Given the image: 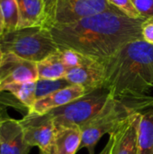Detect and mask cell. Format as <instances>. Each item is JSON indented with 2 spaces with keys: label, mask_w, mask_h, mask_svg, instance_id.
<instances>
[{
  "label": "cell",
  "mask_w": 153,
  "mask_h": 154,
  "mask_svg": "<svg viewBox=\"0 0 153 154\" xmlns=\"http://www.w3.org/2000/svg\"><path fill=\"white\" fill-rule=\"evenodd\" d=\"M144 18L133 19L119 9L50 28L60 49H70L105 61L130 42L142 39Z\"/></svg>",
  "instance_id": "6da1fadb"
},
{
  "label": "cell",
  "mask_w": 153,
  "mask_h": 154,
  "mask_svg": "<svg viewBox=\"0 0 153 154\" xmlns=\"http://www.w3.org/2000/svg\"><path fill=\"white\" fill-rule=\"evenodd\" d=\"M104 88L110 97L138 108L153 107V44L143 39L124 45L104 61Z\"/></svg>",
  "instance_id": "7a4b0ae2"
},
{
  "label": "cell",
  "mask_w": 153,
  "mask_h": 154,
  "mask_svg": "<svg viewBox=\"0 0 153 154\" xmlns=\"http://www.w3.org/2000/svg\"><path fill=\"white\" fill-rule=\"evenodd\" d=\"M0 48L3 53H13L35 63L60 51L50 31L41 26L5 32L0 36Z\"/></svg>",
  "instance_id": "3957f363"
},
{
  "label": "cell",
  "mask_w": 153,
  "mask_h": 154,
  "mask_svg": "<svg viewBox=\"0 0 153 154\" xmlns=\"http://www.w3.org/2000/svg\"><path fill=\"white\" fill-rule=\"evenodd\" d=\"M141 112L129 104L110 97L104 107L88 122L80 127L82 142L80 149H87L89 154L95 153V147L105 135L114 134L132 115Z\"/></svg>",
  "instance_id": "277c9868"
},
{
  "label": "cell",
  "mask_w": 153,
  "mask_h": 154,
  "mask_svg": "<svg viewBox=\"0 0 153 154\" xmlns=\"http://www.w3.org/2000/svg\"><path fill=\"white\" fill-rule=\"evenodd\" d=\"M110 93L106 88H99L49 113L55 128L77 126L81 127L93 118L106 104Z\"/></svg>",
  "instance_id": "5b68a950"
},
{
  "label": "cell",
  "mask_w": 153,
  "mask_h": 154,
  "mask_svg": "<svg viewBox=\"0 0 153 154\" xmlns=\"http://www.w3.org/2000/svg\"><path fill=\"white\" fill-rule=\"evenodd\" d=\"M118 9L108 0H55L46 28L78 22L106 11Z\"/></svg>",
  "instance_id": "8992f818"
},
{
  "label": "cell",
  "mask_w": 153,
  "mask_h": 154,
  "mask_svg": "<svg viewBox=\"0 0 153 154\" xmlns=\"http://www.w3.org/2000/svg\"><path fill=\"white\" fill-rule=\"evenodd\" d=\"M19 123L28 145L32 148L38 147L42 152H51L56 128L47 114H26L23 119L19 120Z\"/></svg>",
  "instance_id": "52a82bcc"
},
{
  "label": "cell",
  "mask_w": 153,
  "mask_h": 154,
  "mask_svg": "<svg viewBox=\"0 0 153 154\" xmlns=\"http://www.w3.org/2000/svg\"><path fill=\"white\" fill-rule=\"evenodd\" d=\"M39 79L37 64L13 53H4L0 64V93L11 84L32 82Z\"/></svg>",
  "instance_id": "ba28073f"
},
{
  "label": "cell",
  "mask_w": 153,
  "mask_h": 154,
  "mask_svg": "<svg viewBox=\"0 0 153 154\" xmlns=\"http://www.w3.org/2000/svg\"><path fill=\"white\" fill-rule=\"evenodd\" d=\"M31 149L19 120L11 118L5 109L0 107V154H28Z\"/></svg>",
  "instance_id": "9c48e42d"
},
{
  "label": "cell",
  "mask_w": 153,
  "mask_h": 154,
  "mask_svg": "<svg viewBox=\"0 0 153 154\" xmlns=\"http://www.w3.org/2000/svg\"><path fill=\"white\" fill-rule=\"evenodd\" d=\"M65 79L72 85L82 86L86 89L87 94L104 88L106 80L104 61L90 58L84 65L68 69Z\"/></svg>",
  "instance_id": "30bf717a"
},
{
  "label": "cell",
  "mask_w": 153,
  "mask_h": 154,
  "mask_svg": "<svg viewBox=\"0 0 153 154\" xmlns=\"http://www.w3.org/2000/svg\"><path fill=\"white\" fill-rule=\"evenodd\" d=\"M141 112L132 115L111 136L113 144L110 154H139L138 131Z\"/></svg>",
  "instance_id": "8fae6325"
},
{
  "label": "cell",
  "mask_w": 153,
  "mask_h": 154,
  "mask_svg": "<svg viewBox=\"0 0 153 154\" xmlns=\"http://www.w3.org/2000/svg\"><path fill=\"white\" fill-rule=\"evenodd\" d=\"M87 94L86 89L79 85H71L57 90L35 101L27 114L44 115L50 111L67 105Z\"/></svg>",
  "instance_id": "7c38bea8"
},
{
  "label": "cell",
  "mask_w": 153,
  "mask_h": 154,
  "mask_svg": "<svg viewBox=\"0 0 153 154\" xmlns=\"http://www.w3.org/2000/svg\"><path fill=\"white\" fill-rule=\"evenodd\" d=\"M19 11L18 28L41 26L48 22L47 7L44 0H15ZM17 28V29H18Z\"/></svg>",
  "instance_id": "4fadbf2b"
},
{
  "label": "cell",
  "mask_w": 153,
  "mask_h": 154,
  "mask_svg": "<svg viewBox=\"0 0 153 154\" xmlns=\"http://www.w3.org/2000/svg\"><path fill=\"white\" fill-rule=\"evenodd\" d=\"M82 134L80 127L56 128L51 154H76L80 149Z\"/></svg>",
  "instance_id": "5bb4252c"
},
{
  "label": "cell",
  "mask_w": 153,
  "mask_h": 154,
  "mask_svg": "<svg viewBox=\"0 0 153 154\" xmlns=\"http://www.w3.org/2000/svg\"><path fill=\"white\" fill-rule=\"evenodd\" d=\"M138 147L139 154H153V109L141 112Z\"/></svg>",
  "instance_id": "9a60e30c"
},
{
  "label": "cell",
  "mask_w": 153,
  "mask_h": 154,
  "mask_svg": "<svg viewBox=\"0 0 153 154\" xmlns=\"http://www.w3.org/2000/svg\"><path fill=\"white\" fill-rule=\"evenodd\" d=\"M7 91L25 109L27 113L36 101V81L14 83L6 86L2 92Z\"/></svg>",
  "instance_id": "2e32d148"
},
{
  "label": "cell",
  "mask_w": 153,
  "mask_h": 154,
  "mask_svg": "<svg viewBox=\"0 0 153 154\" xmlns=\"http://www.w3.org/2000/svg\"><path fill=\"white\" fill-rule=\"evenodd\" d=\"M59 51L36 63L39 79H60L65 78L68 69L61 61Z\"/></svg>",
  "instance_id": "e0dca14e"
},
{
  "label": "cell",
  "mask_w": 153,
  "mask_h": 154,
  "mask_svg": "<svg viewBox=\"0 0 153 154\" xmlns=\"http://www.w3.org/2000/svg\"><path fill=\"white\" fill-rule=\"evenodd\" d=\"M0 14L5 32L18 28L19 11L15 0H0Z\"/></svg>",
  "instance_id": "ac0fdd59"
},
{
  "label": "cell",
  "mask_w": 153,
  "mask_h": 154,
  "mask_svg": "<svg viewBox=\"0 0 153 154\" xmlns=\"http://www.w3.org/2000/svg\"><path fill=\"white\" fill-rule=\"evenodd\" d=\"M65 78L60 79H41L36 80V100L50 95L57 90L71 86Z\"/></svg>",
  "instance_id": "d6986e66"
},
{
  "label": "cell",
  "mask_w": 153,
  "mask_h": 154,
  "mask_svg": "<svg viewBox=\"0 0 153 154\" xmlns=\"http://www.w3.org/2000/svg\"><path fill=\"white\" fill-rule=\"evenodd\" d=\"M60 57L67 69H74L84 65L88 61L90 57L85 56L70 49H60Z\"/></svg>",
  "instance_id": "ffe728a7"
},
{
  "label": "cell",
  "mask_w": 153,
  "mask_h": 154,
  "mask_svg": "<svg viewBox=\"0 0 153 154\" xmlns=\"http://www.w3.org/2000/svg\"><path fill=\"white\" fill-rule=\"evenodd\" d=\"M114 6L118 8L121 12H123L125 15L133 18L139 19L142 18L140 13L135 8L132 0H108Z\"/></svg>",
  "instance_id": "44dd1931"
},
{
  "label": "cell",
  "mask_w": 153,
  "mask_h": 154,
  "mask_svg": "<svg viewBox=\"0 0 153 154\" xmlns=\"http://www.w3.org/2000/svg\"><path fill=\"white\" fill-rule=\"evenodd\" d=\"M142 18L146 20L153 18V0H132Z\"/></svg>",
  "instance_id": "7402d4cb"
},
{
  "label": "cell",
  "mask_w": 153,
  "mask_h": 154,
  "mask_svg": "<svg viewBox=\"0 0 153 154\" xmlns=\"http://www.w3.org/2000/svg\"><path fill=\"white\" fill-rule=\"evenodd\" d=\"M142 39L153 44V22L146 20L142 24Z\"/></svg>",
  "instance_id": "603a6c76"
},
{
  "label": "cell",
  "mask_w": 153,
  "mask_h": 154,
  "mask_svg": "<svg viewBox=\"0 0 153 154\" xmlns=\"http://www.w3.org/2000/svg\"><path fill=\"white\" fill-rule=\"evenodd\" d=\"M112 144H113V138L110 136L109 137V140H108V142L106 143V145L104 147V149L98 154H110L111 149H112Z\"/></svg>",
  "instance_id": "cb8c5ba5"
},
{
  "label": "cell",
  "mask_w": 153,
  "mask_h": 154,
  "mask_svg": "<svg viewBox=\"0 0 153 154\" xmlns=\"http://www.w3.org/2000/svg\"><path fill=\"white\" fill-rule=\"evenodd\" d=\"M45 1V4H46V7H47V14H48V19H49V15H50V13L52 9V6L54 5V2L55 0H44ZM48 23V22H47ZM47 26V25H46Z\"/></svg>",
  "instance_id": "d4e9b609"
},
{
  "label": "cell",
  "mask_w": 153,
  "mask_h": 154,
  "mask_svg": "<svg viewBox=\"0 0 153 154\" xmlns=\"http://www.w3.org/2000/svg\"><path fill=\"white\" fill-rule=\"evenodd\" d=\"M5 32V29H4V26H3V22H2V17H1V14H0V36Z\"/></svg>",
  "instance_id": "484cf974"
},
{
  "label": "cell",
  "mask_w": 153,
  "mask_h": 154,
  "mask_svg": "<svg viewBox=\"0 0 153 154\" xmlns=\"http://www.w3.org/2000/svg\"><path fill=\"white\" fill-rule=\"evenodd\" d=\"M3 55H4V53H3V51H2V50H1V48H0V64H1L2 59H3Z\"/></svg>",
  "instance_id": "4316f807"
},
{
  "label": "cell",
  "mask_w": 153,
  "mask_h": 154,
  "mask_svg": "<svg viewBox=\"0 0 153 154\" xmlns=\"http://www.w3.org/2000/svg\"><path fill=\"white\" fill-rule=\"evenodd\" d=\"M40 154H50V152H42V151H40Z\"/></svg>",
  "instance_id": "83f0119b"
},
{
  "label": "cell",
  "mask_w": 153,
  "mask_h": 154,
  "mask_svg": "<svg viewBox=\"0 0 153 154\" xmlns=\"http://www.w3.org/2000/svg\"><path fill=\"white\" fill-rule=\"evenodd\" d=\"M149 21H151V22H153V18H151V19H149Z\"/></svg>",
  "instance_id": "f1b7e54d"
}]
</instances>
